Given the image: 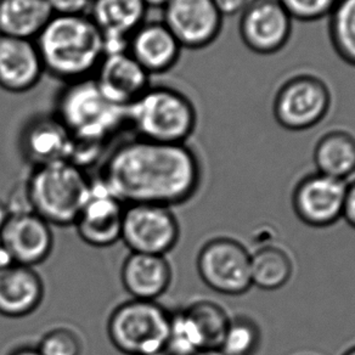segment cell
<instances>
[{
	"label": "cell",
	"instance_id": "cell-1",
	"mask_svg": "<svg viewBox=\"0 0 355 355\" xmlns=\"http://www.w3.org/2000/svg\"><path fill=\"white\" fill-rule=\"evenodd\" d=\"M99 178L125 206L151 203L172 208L196 195L202 171L187 144L153 143L134 137L109 153Z\"/></svg>",
	"mask_w": 355,
	"mask_h": 355
},
{
	"label": "cell",
	"instance_id": "cell-3",
	"mask_svg": "<svg viewBox=\"0 0 355 355\" xmlns=\"http://www.w3.org/2000/svg\"><path fill=\"white\" fill-rule=\"evenodd\" d=\"M53 114L77 141L107 146L127 128L125 109L106 99L93 78L66 83L55 99Z\"/></svg>",
	"mask_w": 355,
	"mask_h": 355
},
{
	"label": "cell",
	"instance_id": "cell-39",
	"mask_svg": "<svg viewBox=\"0 0 355 355\" xmlns=\"http://www.w3.org/2000/svg\"><path fill=\"white\" fill-rule=\"evenodd\" d=\"M343 355H355V347H353V348H350V349L347 350V352H345V354Z\"/></svg>",
	"mask_w": 355,
	"mask_h": 355
},
{
	"label": "cell",
	"instance_id": "cell-21",
	"mask_svg": "<svg viewBox=\"0 0 355 355\" xmlns=\"http://www.w3.org/2000/svg\"><path fill=\"white\" fill-rule=\"evenodd\" d=\"M44 282L35 268L15 264L0 272V315L20 319L40 308Z\"/></svg>",
	"mask_w": 355,
	"mask_h": 355
},
{
	"label": "cell",
	"instance_id": "cell-10",
	"mask_svg": "<svg viewBox=\"0 0 355 355\" xmlns=\"http://www.w3.org/2000/svg\"><path fill=\"white\" fill-rule=\"evenodd\" d=\"M125 205L98 178L92 180L90 191L74 227L82 241L95 248H106L121 240Z\"/></svg>",
	"mask_w": 355,
	"mask_h": 355
},
{
	"label": "cell",
	"instance_id": "cell-15",
	"mask_svg": "<svg viewBox=\"0 0 355 355\" xmlns=\"http://www.w3.org/2000/svg\"><path fill=\"white\" fill-rule=\"evenodd\" d=\"M143 0H92L88 16L103 37L105 55L128 51L129 40L145 22Z\"/></svg>",
	"mask_w": 355,
	"mask_h": 355
},
{
	"label": "cell",
	"instance_id": "cell-7",
	"mask_svg": "<svg viewBox=\"0 0 355 355\" xmlns=\"http://www.w3.org/2000/svg\"><path fill=\"white\" fill-rule=\"evenodd\" d=\"M196 268L205 285L220 295L241 296L252 287L251 253L234 239L206 242L198 252Z\"/></svg>",
	"mask_w": 355,
	"mask_h": 355
},
{
	"label": "cell",
	"instance_id": "cell-8",
	"mask_svg": "<svg viewBox=\"0 0 355 355\" xmlns=\"http://www.w3.org/2000/svg\"><path fill=\"white\" fill-rule=\"evenodd\" d=\"M179 237L180 227L172 208L151 203L125 206L121 240L132 253L166 256Z\"/></svg>",
	"mask_w": 355,
	"mask_h": 355
},
{
	"label": "cell",
	"instance_id": "cell-4",
	"mask_svg": "<svg viewBox=\"0 0 355 355\" xmlns=\"http://www.w3.org/2000/svg\"><path fill=\"white\" fill-rule=\"evenodd\" d=\"M25 185L32 212L53 227L74 225L87 201L92 179L66 159L33 167Z\"/></svg>",
	"mask_w": 355,
	"mask_h": 355
},
{
	"label": "cell",
	"instance_id": "cell-35",
	"mask_svg": "<svg viewBox=\"0 0 355 355\" xmlns=\"http://www.w3.org/2000/svg\"><path fill=\"white\" fill-rule=\"evenodd\" d=\"M9 217H10L9 208L6 206V202H3V201L0 200V235H1V232H3V229L6 227V222H8Z\"/></svg>",
	"mask_w": 355,
	"mask_h": 355
},
{
	"label": "cell",
	"instance_id": "cell-25",
	"mask_svg": "<svg viewBox=\"0 0 355 355\" xmlns=\"http://www.w3.org/2000/svg\"><path fill=\"white\" fill-rule=\"evenodd\" d=\"M329 28L337 54L355 66V0H337L331 11Z\"/></svg>",
	"mask_w": 355,
	"mask_h": 355
},
{
	"label": "cell",
	"instance_id": "cell-13",
	"mask_svg": "<svg viewBox=\"0 0 355 355\" xmlns=\"http://www.w3.org/2000/svg\"><path fill=\"white\" fill-rule=\"evenodd\" d=\"M291 30V16L279 0H252L241 12L242 42L257 54L270 55L282 50Z\"/></svg>",
	"mask_w": 355,
	"mask_h": 355
},
{
	"label": "cell",
	"instance_id": "cell-32",
	"mask_svg": "<svg viewBox=\"0 0 355 355\" xmlns=\"http://www.w3.org/2000/svg\"><path fill=\"white\" fill-rule=\"evenodd\" d=\"M342 218L355 229V180L345 189V202Z\"/></svg>",
	"mask_w": 355,
	"mask_h": 355
},
{
	"label": "cell",
	"instance_id": "cell-36",
	"mask_svg": "<svg viewBox=\"0 0 355 355\" xmlns=\"http://www.w3.org/2000/svg\"><path fill=\"white\" fill-rule=\"evenodd\" d=\"M9 355H42L35 347H30V345H25V347H19L16 349L12 350Z\"/></svg>",
	"mask_w": 355,
	"mask_h": 355
},
{
	"label": "cell",
	"instance_id": "cell-22",
	"mask_svg": "<svg viewBox=\"0 0 355 355\" xmlns=\"http://www.w3.org/2000/svg\"><path fill=\"white\" fill-rule=\"evenodd\" d=\"M53 16L46 0H0V35L35 40Z\"/></svg>",
	"mask_w": 355,
	"mask_h": 355
},
{
	"label": "cell",
	"instance_id": "cell-38",
	"mask_svg": "<svg viewBox=\"0 0 355 355\" xmlns=\"http://www.w3.org/2000/svg\"><path fill=\"white\" fill-rule=\"evenodd\" d=\"M195 355H225L219 348H206Z\"/></svg>",
	"mask_w": 355,
	"mask_h": 355
},
{
	"label": "cell",
	"instance_id": "cell-17",
	"mask_svg": "<svg viewBox=\"0 0 355 355\" xmlns=\"http://www.w3.org/2000/svg\"><path fill=\"white\" fill-rule=\"evenodd\" d=\"M92 78L106 99L124 109L151 85V76L128 51L105 55Z\"/></svg>",
	"mask_w": 355,
	"mask_h": 355
},
{
	"label": "cell",
	"instance_id": "cell-18",
	"mask_svg": "<svg viewBox=\"0 0 355 355\" xmlns=\"http://www.w3.org/2000/svg\"><path fill=\"white\" fill-rule=\"evenodd\" d=\"M44 73L35 40L0 35V89L24 94L35 89Z\"/></svg>",
	"mask_w": 355,
	"mask_h": 355
},
{
	"label": "cell",
	"instance_id": "cell-20",
	"mask_svg": "<svg viewBox=\"0 0 355 355\" xmlns=\"http://www.w3.org/2000/svg\"><path fill=\"white\" fill-rule=\"evenodd\" d=\"M172 266L166 256L132 253L121 268V282L132 300L157 301L172 284Z\"/></svg>",
	"mask_w": 355,
	"mask_h": 355
},
{
	"label": "cell",
	"instance_id": "cell-33",
	"mask_svg": "<svg viewBox=\"0 0 355 355\" xmlns=\"http://www.w3.org/2000/svg\"><path fill=\"white\" fill-rule=\"evenodd\" d=\"M219 14L224 16H234L245 10L250 0H213Z\"/></svg>",
	"mask_w": 355,
	"mask_h": 355
},
{
	"label": "cell",
	"instance_id": "cell-19",
	"mask_svg": "<svg viewBox=\"0 0 355 355\" xmlns=\"http://www.w3.org/2000/svg\"><path fill=\"white\" fill-rule=\"evenodd\" d=\"M182 50L163 21H145L129 40V54L150 76L166 74L174 69Z\"/></svg>",
	"mask_w": 355,
	"mask_h": 355
},
{
	"label": "cell",
	"instance_id": "cell-12",
	"mask_svg": "<svg viewBox=\"0 0 355 355\" xmlns=\"http://www.w3.org/2000/svg\"><path fill=\"white\" fill-rule=\"evenodd\" d=\"M347 184L320 173L303 178L292 193L297 217L313 227H330L342 218Z\"/></svg>",
	"mask_w": 355,
	"mask_h": 355
},
{
	"label": "cell",
	"instance_id": "cell-16",
	"mask_svg": "<svg viewBox=\"0 0 355 355\" xmlns=\"http://www.w3.org/2000/svg\"><path fill=\"white\" fill-rule=\"evenodd\" d=\"M72 137L53 112L35 114L19 135L21 156L32 167L69 158Z\"/></svg>",
	"mask_w": 355,
	"mask_h": 355
},
{
	"label": "cell",
	"instance_id": "cell-14",
	"mask_svg": "<svg viewBox=\"0 0 355 355\" xmlns=\"http://www.w3.org/2000/svg\"><path fill=\"white\" fill-rule=\"evenodd\" d=\"M0 242L10 252L16 264L35 268L51 254L54 234L49 223L32 211L11 213Z\"/></svg>",
	"mask_w": 355,
	"mask_h": 355
},
{
	"label": "cell",
	"instance_id": "cell-34",
	"mask_svg": "<svg viewBox=\"0 0 355 355\" xmlns=\"http://www.w3.org/2000/svg\"><path fill=\"white\" fill-rule=\"evenodd\" d=\"M16 261L10 254V252L6 250V247L0 242V272H4L12 266H15Z\"/></svg>",
	"mask_w": 355,
	"mask_h": 355
},
{
	"label": "cell",
	"instance_id": "cell-11",
	"mask_svg": "<svg viewBox=\"0 0 355 355\" xmlns=\"http://www.w3.org/2000/svg\"><path fill=\"white\" fill-rule=\"evenodd\" d=\"M163 10V24L183 49L207 48L222 30L223 16L213 0H169Z\"/></svg>",
	"mask_w": 355,
	"mask_h": 355
},
{
	"label": "cell",
	"instance_id": "cell-6",
	"mask_svg": "<svg viewBox=\"0 0 355 355\" xmlns=\"http://www.w3.org/2000/svg\"><path fill=\"white\" fill-rule=\"evenodd\" d=\"M171 313L156 301L129 300L107 320V336L123 355H164Z\"/></svg>",
	"mask_w": 355,
	"mask_h": 355
},
{
	"label": "cell",
	"instance_id": "cell-37",
	"mask_svg": "<svg viewBox=\"0 0 355 355\" xmlns=\"http://www.w3.org/2000/svg\"><path fill=\"white\" fill-rule=\"evenodd\" d=\"M169 0H143L144 4L148 8H159L163 9L164 6H167Z\"/></svg>",
	"mask_w": 355,
	"mask_h": 355
},
{
	"label": "cell",
	"instance_id": "cell-26",
	"mask_svg": "<svg viewBox=\"0 0 355 355\" xmlns=\"http://www.w3.org/2000/svg\"><path fill=\"white\" fill-rule=\"evenodd\" d=\"M206 349L202 332L187 309L171 313L164 355H195Z\"/></svg>",
	"mask_w": 355,
	"mask_h": 355
},
{
	"label": "cell",
	"instance_id": "cell-27",
	"mask_svg": "<svg viewBox=\"0 0 355 355\" xmlns=\"http://www.w3.org/2000/svg\"><path fill=\"white\" fill-rule=\"evenodd\" d=\"M261 343V329L256 321L247 316H235L229 321L219 349L225 355H256Z\"/></svg>",
	"mask_w": 355,
	"mask_h": 355
},
{
	"label": "cell",
	"instance_id": "cell-9",
	"mask_svg": "<svg viewBox=\"0 0 355 355\" xmlns=\"http://www.w3.org/2000/svg\"><path fill=\"white\" fill-rule=\"evenodd\" d=\"M330 105V92L322 80L298 76L287 80L277 92L274 116L284 128L301 132L319 123Z\"/></svg>",
	"mask_w": 355,
	"mask_h": 355
},
{
	"label": "cell",
	"instance_id": "cell-30",
	"mask_svg": "<svg viewBox=\"0 0 355 355\" xmlns=\"http://www.w3.org/2000/svg\"><path fill=\"white\" fill-rule=\"evenodd\" d=\"M279 3L291 19L316 21L330 15L337 0H279Z\"/></svg>",
	"mask_w": 355,
	"mask_h": 355
},
{
	"label": "cell",
	"instance_id": "cell-2",
	"mask_svg": "<svg viewBox=\"0 0 355 355\" xmlns=\"http://www.w3.org/2000/svg\"><path fill=\"white\" fill-rule=\"evenodd\" d=\"M35 43L45 73L64 84L92 78L104 58L103 37L88 15L53 16Z\"/></svg>",
	"mask_w": 355,
	"mask_h": 355
},
{
	"label": "cell",
	"instance_id": "cell-23",
	"mask_svg": "<svg viewBox=\"0 0 355 355\" xmlns=\"http://www.w3.org/2000/svg\"><path fill=\"white\" fill-rule=\"evenodd\" d=\"M314 163L318 173L345 182L355 173L354 137L342 130L326 134L316 144Z\"/></svg>",
	"mask_w": 355,
	"mask_h": 355
},
{
	"label": "cell",
	"instance_id": "cell-28",
	"mask_svg": "<svg viewBox=\"0 0 355 355\" xmlns=\"http://www.w3.org/2000/svg\"><path fill=\"white\" fill-rule=\"evenodd\" d=\"M200 331L206 348H219L230 318L222 306L211 301H198L185 308Z\"/></svg>",
	"mask_w": 355,
	"mask_h": 355
},
{
	"label": "cell",
	"instance_id": "cell-29",
	"mask_svg": "<svg viewBox=\"0 0 355 355\" xmlns=\"http://www.w3.org/2000/svg\"><path fill=\"white\" fill-rule=\"evenodd\" d=\"M42 355H82L83 342L69 327H55L40 338L35 347Z\"/></svg>",
	"mask_w": 355,
	"mask_h": 355
},
{
	"label": "cell",
	"instance_id": "cell-5",
	"mask_svg": "<svg viewBox=\"0 0 355 355\" xmlns=\"http://www.w3.org/2000/svg\"><path fill=\"white\" fill-rule=\"evenodd\" d=\"M127 129L153 143L187 144L198 124L193 101L169 85H150L125 109Z\"/></svg>",
	"mask_w": 355,
	"mask_h": 355
},
{
	"label": "cell",
	"instance_id": "cell-31",
	"mask_svg": "<svg viewBox=\"0 0 355 355\" xmlns=\"http://www.w3.org/2000/svg\"><path fill=\"white\" fill-rule=\"evenodd\" d=\"M54 16L88 15L92 0H46Z\"/></svg>",
	"mask_w": 355,
	"mask_h": 355
},
{
	"label": "cell",
	"instance_id": "cell-24",
	"mask_svg": "<svg viewBox=\"0 0 355 355\" xmlns=\"http://www.w3.org/2000/svg\"><path fill=\"white\" fill-rule=\"evenodd\" d=\"M293 274V263L286 251L277 246H263L251 254L252 286L275 291L285 286Z\"/></svg>",
	"mask_w": 355,
	"mask_h": 355
}]
</instances>
